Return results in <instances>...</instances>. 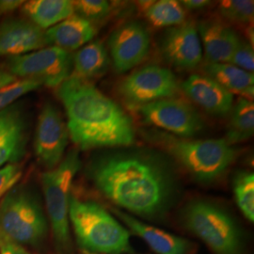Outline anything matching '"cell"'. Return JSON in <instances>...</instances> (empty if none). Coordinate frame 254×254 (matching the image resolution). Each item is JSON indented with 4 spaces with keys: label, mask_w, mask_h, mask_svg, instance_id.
I'll list each match as a JSON object with an SVG mask.
<instances>
[{
    "label": "cell",
    "mask_w": 254,
    "mask_h": 254,
    "mask_svg": "<svg viewBox=\"0 0 254 254\" xmlns=\"http://www.w3.org/2000/svg\"><path fill=\"white\" fill-rule=\"evenodd\" d=\"M230 64L245 70L247 72L254 73V46L251 45L245 39L240 37L236 50L231 58Z\"/></svg>",
    "instance_id": "29"
},
{
    "label": "cell",
    "mask_w": 254,
    "mask_h": 254,
    "mask_svg": "<svg viewBox=\"0 0 254 254\" xmlns=\"http://www.w3.org/2000/svg\"><path fill=\"white\" fill-rule=\"evenodd\" d=\"M25 1L22 0H0V16L8 14L22 7Z\"/></svg>",
    "instance_id": "32"
},
{
    "label": "cell",
    "mask_w": 254,
    "mask_h": 254,
    "mask_svg": "<svg viewBox=\"0 0 254 254\" xmlns=\"http://www.w3.org/2000/svg\"><path fill=\"white\" fill-rule=\"evenodd\" d=\"M219 13L225 20L239 25L254 22V2L250 0H226L219 2Z\"/></svg>",
    "instance_id": "26"
},
{
    "label": "cell",
    "mask_w": 254,
    "mask_h": 254,
    "mask_svg": "<svg viewBox=\"0 0 254 254\" xmlns=\"http://www.w3.org/2000/svg\"><path fill=\"white\" fill-rule=\"evenodd\" d=\"M111 211L133 234L139 236L154 253L157 254H190L192 243L189 240L149 225L117 208H112Z\"/></svg>",
    "instance_id": "18"
},
{
    "label": "cell",
    "mask_w": 254,
    "mask_h": 254,
    "mask_svg": "<svg viewBox=\"0 0 254 254\" xmlns=\"http://www.w3.org/2000/svg\"><path fill=\"white\" fill-rule=\"evenodd\" d=\"M46 31L29 20L10 18L0 25V57H17L45 48Z\"/></svg>",
    "instance_id": "16"
},
{
    "label": "cell",
    "mask_w": 254,
    "mask_h": 254,
    "mask_svg": "<svg viewBox=\"0 0 254 254\" xmlns=\"http://www.w3.org/2000/svg\"><path fill=\"white\" fill-rule=\"evenodd\" d=\"M0 254H31L25 247L11 241L0 232Z\"/></svg>",
    "instance_id": "31"
},
{
    "label": "cell",
    "mask_w": 254,
    "mask_h": 254,
    "mask_svg": "<svg viewBox=\"0 0 254 254\" xmlns=\"http://www.w3.org/2000/svg\"><path fill=\"white\" fill-rule=\"evenodd\" d=\"M184 225L214 254H243V236L235 218L217 203L191 200L182 213Z\"/></svg>",
    "instance_id": "5"
},
{
    "label": "cell",
    "mask_w": 254,
    "mask_h": 254,
    "mask_svg": "<svg viewBox=\"0 0 254 254\" xmlns=\"http://www.w3.org/2000/svg\"><path fill=\"white\" fill-rule=\"evenodd\" d=\"M233 191L236 202L243 216L254 221V174L250 171H239L233 178Z\"/></svg>",
    "instance_id": "25"
},
{
    "label": "cell",
    "mask_w": 254,
    "mask_h": 254,
    "mask_svg": "<svg viewBox=\"0 0 254 254\" xmlns=\"http://www.w3.org/2000/svg\"><path fill=\"white\" fill-rule=\"evenodd\" d=\"M0 232L19 245L38 247L45 241L48 222L35 193L19 186L2 197Z\"/></svg>",
    "instance_id": "7"
},
{
    "label": "cell",
    "mask_w": 254,
    "mask_h": 254,
    "mask_svg": "<svg viewBox=\"0 0 254 254\" xmlns=\"http://www.w3.org/2000/svg\"><path fill=\"white\" fill-rule=\"evenodd\" d=\"M22 176V168L19 164H8L0 169V199L10 190Z\"/></svg>",
    "instance_id": "30"
},
{
    "label": "cell",
    "mask_w": 254,
    "mask_h": 254,
    "mask_svg": "<svg viewBox=\"0 0 254 254\" xmlns=\"http://www.w3.org/2000/svg\"><path fill=\"white\" fill-rule=\"evenodd\" d=\"M69 136L82 151L133 145L135 128L127 112L90 80L71 74L57 88Z\"/></svg>",
    "instance_id": "2"
},
{
    "label": "cell",
    "mask_w": 254,
    "mask_h": 254,
    "mask_svg": "<svg viewBox=\"0 0 254 254\" xmlns=\"http://www.w3.org/2000/svg\"><path fill=\"white\" fill-rule=\"evenodd\" d=\"M93 23L73 13L46 31L47 46H56L65 51H73L86 46L96 35Z\"/></svg>",
    "instance_id": "19"
},
{
    "label": "cell",
    "mask_w": 254,
    "mask_h": 254,
    "mask_svg": "<svg viewBox=\"0 0 254 254\" xmlns=\"http://www.w3.org/2000/svg\"><path fill=\"white\" fill-rule=\"evenodd\" d=\"M203 73L219 83L233 94L253 100L254 97V74L230 64L203 65Z\"/></svg>",
    "instance_id": "20"
},
{
    "label": "cell",
    "mask_w": 254,
    "mask_h": 254,
    "mask_svg": "<svg viewBox=\"0 0 254 254\" xmlns=\"http://www.w3.org/2000/svg\"><path fill=\"white\" fill-rule=\"evenodd\" d=\"M87 173L105 198L142 218H162L178 196V182L172 167L149 150L102 153L89 163Z\"/></svg>",
    "instance_id": "1"
},
{
    "label": "cell",
    "mask_w": 254,
    "mask_h": 254,
    "mask_svg": "<svg viewBox=\"0 0 254 254\" xmlns=\"http://www.w3.org/2000/svg\"><path fill=\"white\" fill-rule=\"evenodd\" d=\"M43 84L31 78H20L0 89V111L7 109L28 92L36 91Z\"/></svg>",
    "instance_id": "27"
},
{
    "label": "cell",
    "mask_w": 254,
    "mask_h": 254,
    "mask_svg": "<svg viewBox=\"0 0 254 254\" xmlns=\"http://www.w3.org/2000/svg\"><path fill=\"white\" fill-rule=\"evenodd\" d=\"M150 33L140 23L128 22L116 28L109 40L115 72L127 73L141 64L150 52Z\"/></svg>",
    "instance_id": "12"
},
{
    "label": "cell",
    "mask_w": 254,
    "mask_h": 254,
    "mask_svg": "<svg viewBox=\"0 0 254 254\" xmlns=\"http://www.w3.org/2000/svg\"><path fill=\"white\" fill-rule=\"evenodd\" d=\"M82 254H90V253H86V252H83V253H82Z\"/></svg>",
    "instance_id": "35"
},
{
    "label": "cell",
    "mask_w": 254,
    "mask_h": 254,
    "mask_svg": "<svg viewBox=\"0 0 254 254\" xmlns=\"http://www.w3.org/2000/svg\"><path fill=\"white\" fill-rule=\"evenodd\" d=\"M225 139L231 145L244 142L254 136V101L244 97H238L229 114Z\"/></svg>",
    "instance_id": "23"
},
{
    "label": "cell",
    "mask_w": 254,
    "mask_h": 254,
    "mask_svg": "<svg viewBox=\"0 0 254 254\" xmlns=\"http://www.w3.org/2000/svg\"><path fill=\"white\" fill-rule=\"evenodd\" d=\"M137 6L146 20L154 27H175L186 21V9L179 1H139Z\"/></svg>",
    "instance_id": "24"
},
{
    "label": "cell",
    "mask_w": 254,
    "mask_h": 254,
    "mask_svg": "<svg viewBox=\"0 0 254 254\" xmlns=\"http://www.w3.org/2000/svg\"><path fill=\"white\" fill-rule=\"evenodd\" d=\"M69 221L83 252L93 254L134 253L127 228L94 200L71 196Z\"/></svg>",
    "instance_id": "4"
},
{
    "label": "cell",
    "mask_w": 254,
    "mask_h": 254,
    "mask_svg": "<svg viewBox=\"0 0 254 254\" xmlns=\"http://www.w3.org/2000/svg\"><path fill=\"white\" fill-rule=\"evenodd\" d=\"M75 14L90 22L100 21L108 17L111 12V4L106 0H78L73 1Z\"/></svg>",
    "instance_id": "28"
},
{
    "label": "cell",
    "mask_w": 254,
    "mask_h": 254,
    "mask_svg": "<svg viewBox=\"0 0 254 254\" xmlns=\"http://www.w3.org/2000/svg\"><path fill=\"white\" fill-rule=\"evenodd\" d=\"M17 79V77H15L14 75H12L11 73L6 71V70H3V69H0V89L9 85L10 83L15 81Z\"/></svg>",
    "instance_id": "34"
},
{
    "label": "cell",
    "mask_w": 254,
    "mask_h": 254,
    "mask_svg": "<svg viewBox=\"0 0 254 254\" xmlns=\"http://www.w3.org/2000/svg\"><path fill=\"white\" fill-rule=\"evenodd\" d=\"M180 89L196 105L215 116L229 115L235 103L233 93L205 74H191L182 82Z\"/></svg>",
    "instance_id": "15"
},
{
    "label": "cell",
    "mask_w": 254,
    "mask_h": 254,
    "mask_svg": "<svg viewBox=\"0 0 254 254\" xmlns=\"http://www.w3.org/2000/svg\"><path fill=\"white\" fill-rule=\"evenodd\" d=\"M184 9L188 10H197L203 9L211 3L207 0H184L180 2Z\"/></svg>",
    "instance_id": "33"
},
{
    "label": "cell",
    "mask_w": 254,
    "mask_h": 254,
    "mask_svg": "<svg viewBox=\"0 0 254 254\" xmlns=\"http://www.w3.org/2000/svg\"><path fill=\"white\" fill-rule=\"evenodd\" d=\"M180 91L175 74L159 65H147L127 75L118 93L129 109H138L155 101L173 98Z\"/></svg>",
    "instance_id": "8"
},
{
    "label": "cell",
    "mask_w": 254,
    "mask_h": 254,
    "mask_svg": "<svg viewBox=\"0 0 254 254\" xmlns=\"http://www.w3.org/2000/svg\"><path fill=\"white\" fill-rule=\"evenodd\" d=\"M136 110L147 125L173 136L191 138L204 127V122L196 109L175 97L155 101Z\"/></svg>",
    "instance_id": "10"
},
{
    "label": "cell",
    "mask_w": 254,
    "mask_h": 254,
    "mask_svg": "<svg viewBox=\"0 0 254 254\" xmlns=\"http://www.w3.org/2000/svg\"><path fill=\"white\" fill-rule=\"evenodd\" d=\"M109 58L105 45L99 41L91 42L73 55L72 74L85 80L102 76L107 73Z\"/></svg>",
    "instance_id": "22"
},
{
    "label": "cell",
    "mask_w": 254,
    "mask_h": 254,
    "mask_svg": "<svg viewBox=\"0 0 254 254\" xmlns=\"http://www.w3.org/2000/svg\"><path fill=\"white\" fill-rule=\"evenodd\" d=\"M146 136L181 164L194 179L204 184L222 177L237 156L236 148L225 138L191 139L160 130L150 131Z\"/></svg>",
    "instance_id": "3"
},
{
    "label": "cell",
    "mask_w": 254,
    "mask_h": 254,
    "mask_svg": "<svg viewBox=\"0 0 254 254\" xmlns=\"http://www.w3.org/2000/svg\"><path fill=\"white\" fill-rule=\"evenodd\" d=\"M8 72L15 77L31 78L43 86L58 88L73 71V55L56 46L45 47L28 54L11 57Z\"/></svg>",
    "instance_id": "9"
},
{
    "label": "cell",
    "mask_w": 254,
    "mask_h": 254,
    "mask_svg": "<svg viewBox=\"0 0 254 254\" xmlns=\"http://www.w3.org/2000/svg\"><path fill=\"white\" fill-rule=\"evenodd\" d=\"M28 124L23 105L15 103L0 111V169L18 164L25 156Z\"/></svg>",
    "instance_id": "14"
},
{
    "label": "cell",
    "mask_w": 254,
    "mask_h": 254,
    "mask_svg": "<svg viewBox=\"0 0 254 254\" xmlns=\"http://www.w3.org/2000/svg\"><path fill=\"white\" fill-rule=\"evenodd\" d=\"M202 51L208 64H230L240 36L218 19H205L197 26Z\"/></svg>",
    "instance_id": "17"
},
{
    "label": "cell",
    "mask_w": 254,
    "mask_h": 254,
    "mask_svg": "<svg viewBox=\"0 0 254 254\" xmlns=\"http://www.w3.org/2000/svg\"><path fill=\"white\" fill-rule=\"evenodd\" d=\"M161 53L175 68L191 70L198 67L202 61V47L197 25L189 20L169 27L162 39Z\"/></svg>",
    "instance_id": "13"
},
{
    "label": "cell",
    "mask_w": 254,
    "mask_h": 254,
    "mask_svg": "<svg viewBox=\"0 0 254 254\" xmlns=\"http://www.w3.org/2000/svg\"><path fill=\"white\" fill-rule=\"evenodd\" d=\"M80 168L78 152L72 150L55 169L45 172L41 176L55 244L62 254H69L72 251L69 221L71 188Z\"/></svg>",
    "instance_id": "6"
},
{
    "label": "cell",
    "mask_w": 254,
    "mask_h": 254,
    "mask_svg": "<svg viewBox=\"0 0 254 254\" xmlns=\"http://www.w3.org/2000/svg\"><path fill=\"white\" fill-rule=\"evenodd\" d=\"M69 131L62 113L52 103H45L38 117L34 151L38 161L48 171L64 159L69 142Z\"/></svg>",
    "instance_id": "11"
},
{
    "label": "cell",
    "mask_w": 254,
    "mask_h": 254,
    "mask_svg": "<svg viewBox=\"0 0 254 254\" xmlns=\"http://www.w3.org/2000/svg\"><path fill=\"white\" fill-rule=\"evenodd\" d=\"M23 13L37 27L48 29L74 13L73 1L31 0L22 5Z\"/></svg>",
    "instance_id": "21"
}]
</instances>
